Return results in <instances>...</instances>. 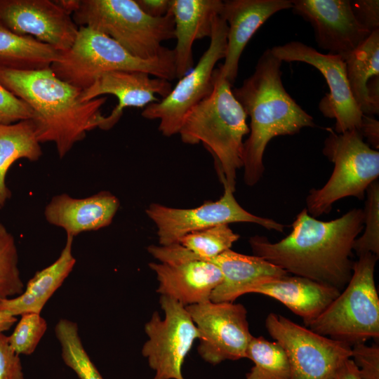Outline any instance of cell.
<instances>
[{"mask_svg": "<svg viewBox=\"0 0 379 379\" xmlns=\"http://www.w3.org/2000/svg\"><path fill=\"white\" fill-rule=\"evenodd\" d=\"M351 359L362 379H379V347L365 343L352 345Z\"/></svg>", "mask_w": 379, "mask_h": 379, "instance_id": "e575fe53", "label": "cell"}, {"mask_svg": "<svg viewBox=\"0 0 379 379\" xmlns=\"http://www.w3.org/2000/svg\"><path fill=\"white\" fill-rule=\"evenodd\" d=\"M353 14L359 24L368 32L379 30V1H350Z\"/></svg>", "mask_w": 379, "mask_h": 379, "instance_id": "8d00e7d4", "label": "cell"}, {"mask_svg": "<svg viewBox=\"0 0 379 379\" xmlns=\"http://www.w3.org/2000/svg\"><path fill=\"white\" fill-rule=\"evenodd\" d=\"M211 93L185 116L178 134L189 145L202 143L213 156L221 182L235 191L237 172L243 167L247 116L232 93V85L213 74Z\"/></svg>", "mask_w": 379, "mask_h": 379, "instance_id": "277c9868", "label": "cell"}, {"mask_svg": "<svg viewBox=\"0 0 379 379\" xmlns=\"http://www.w3.org/2000/svg\"><path fill=\"white\" fill-rule=\"evenodd\" d=\"M56 3L71 15L78 8L80 0H59Z\"/></svg>", "mask_w": 379, "mask_h": 379, "instance_id": "b9f144b4", "label": "cell"}, {"mask_svg": "<svg viewBox=\"0 0 379 379\" xmlns=\"http://www.w3.org/2000/svg\"><path fill=\"white\" fill-rule=\"evenodd\" d=\"M328 131L323 153L334 164V169L326 183L311 190L306 198V209L314 217L328 213L340 199L363 200L367 188L379 176V152L364 141L358 130L343 133Z\"/></svg>", "mask_w": 379, "mask_h": 379, "instance_id": "ba28073f", "label": "cell"}, {"mask_svg": "<svg viewBox=\"0 0 379 379\" xmlns=\"http://www.w3.org/2000/svg\"><path fill=\"white\" fill-rule=\"evenodd\" d=\"M159 304L164 312L161 319L154 312L145 325L148 340L142 355L155 372L154 379H184L182 366L199 331L185 305L178 300L161 295Z\"/></svg>", "mask_w": 379, "mask_h": 379, "instance_id": "7c38bea8", "label": "cell"}, {"mask_svg": "<svg viewBox=\"0 0 379 379\" xmlns=\"http://www.w3.org/2000/svg\"><path fill=\"white\" fill-rule=\"evenodd\" d=\"M0 23L61 53L71 48L79 31L72 15L51 0H0Z\"/></svg>", "mask_w": 379, "mask_h": 379, "instance_id": "2e32d148", "label": "cell"}, {"mask_svg": "<svg viewBox=\"0 0 379 379\" xmlns=\"http://www.w3.org/2000/svg\"><path fill=\"white\" fill-rule=\"evenodd\" d=\"M48 328L46 319L36 313L21 315L8 342L18 354L31 355L36 349Z\"/></svg>", "mask_w": 379, "mask_h": 379, "instance_id": "d6a6232c", "label": "cell"}, {"mask_svg": "<svg viewBox=\"0 0 379 379\" xmlns=\"http://www.w3.org/2000/svg\"><path fill=\"white\" fill-rule=\"evenodd\" d=\"M73 239L67 235L65 246L58 259L36 272L21 294L1 300L0 311L14 317L27 313L41 314L48 300L62 286L76 264L72 254Z\"/></svg>", "mask_w": 379, "mask_h": 379, "instance_id": "cb8c5ba5", "label": "cell"}, {"mask_svg": "<svg viewBox=\"0 0 379 379\" xmlns=\"http://www.w3.org/2000/svg\"><path fill=\"white\" fill-rule=\"evenodd\" d=\"M359 133L366 138L374 149L379 148V121L371 116L363 114Z\"/></svg>", "mask_w": 379, "mask_h": 379, "instance_id": "74e56055", "label": "cell"}, {"mask_svg": "<svg viewBox=\"0 0 379 379\" xmlns=\"http://www.w3.org/2000/svg\"><path fill=\"white\" fill-rule=\"evenodd\" d=\"M292 8L291 0H227L220 15L227 25L225 60L218 76L232 85L244 49L255 32L276 13Z\"/></svg>", "mask_w": 379, "mask_h": 379, "instance_id": "d6986e66", "label": "cell"}, {"mask_svg": "<svg viewBox=\"0 0 379 379\" xmlns=\"http://www.w3.org/2000/svg\"><path fill=\"white\" fill-rule=\"evenodd\" d=\"M332 379H362L351 358L346 359L336 370Z\"/></svg>", "mask_w": 379, "mask_h": 379, "instance_id": "ab89813d", "label": "cell"}, {"mask_svg": "<svg viewBox=\"0 0 379 379\" xmlns=\"http://www.w3.org/2000/svg\"><path fill=\"white\" fill-rule=\"evenodd\" d=\"M32 117L31 107L0 83V124H12Z\"/></svg>", "mask_w": 379, "mask_h": 379, "instance_id": "836d02e7", "label": "cell"}, {"mask_svg": "<svg viewBox=\"0 0 379 379\" xmlns=\"http://www.w3.org/2000/svg\"><path fill=\"white\" fill-rule=\"evenodd\" d=\"M207 261L215 264L222 275V282L211 295L210 300L214 302H232L248 293L257 284L289 274L260 257L241 254L231 249Z\"/></svg>", "mask_w": 379, "mask_h": 379, "instance_id": "603a6c76", "label": "cell"}, {"mask_svg": "<svg viewBox=\"0 0 379 379\" xmlns=\"http://www.w3.org/2000/svg\"><path fill=\"white\" fill-rule=\"evenodd\" d=\"M246 358L254 365L246 374V379H290L288 357L277 341L271 342L262 336L251 339Z\"/></svg>", "mask_w": 379, "mask_h": 379, "instance_id": "83f0119b", "label": "cell"}, {"mask_svg": "<svg viewBox=\"0 0 379 379\" xmlns=\"http://www.w3.org/2000/svg\"><path fill=\"white\" fill-rule=\"evenodd\" d=\"M265 327L288 357L290 379H332L338 367L351 358L350 345L320 335L282 315L270 313Z\"/></svg>", "mask_w": 379, "mask_h": 379, "instance_id": "30bf717a", "label": "cell"}, {"mask_svg": "<svg viewBox=\"0 0 379 379\" xmlns=\"http://www.w3.org/2000/svg\"><path fill=\"white\" fill-rule=\"evenodd\" d=\"M16 321V317L0 311V332L9 330Z\"/></svg>", "mask_w": 379, "mask_h": 379, "instance_id": "60d3db41", "label": "cell"}, {"mask_svg": "<svg viewBox=\"0 0 379 379\" xmlns=\"http://www.w3.org/2000/svg\"><path fill=\"white\" fill-rule=\"evenodd\" d=\"M282 62H302L317 69L326 81L329 93L319 109L324 117L335 119V132L359 131L363 113L354 100L346 74L345 62L338 55L324 54L300 41H290L270 48Z\"/></svg>", "mask_w": 379, "mask_h": 379, "instance_id": "9a60e30c", "label": "cell"}, {"mask_svg": "<svg viewBox=\"0 0 379 379\" xmlns=\"http://www.w3.org/2000/svg\"><path fill=\"white\" fill-rule=\"evenodd\" d=\"M378 259L370 253L359 256L346 286L310 329L351 346L378 339L379 298L374 280Z\"/></svg>", "mask_w": 379, "mask_h": 379, "instance_id": "52a82bcc", "label": "cell"}, {"mask_svg": "<svg viewBox=\"0 0 379 379\" xmlns=\"http://www.w3.org/2000/svg\"><path fill=\"white\" fill-rule=\"evenodd\" d=\"M239 238L229 225H220L187 234L178 243L198 258L207 260L230 249Z\"/></svg>", "mask_w": 379, "mask_h": 379, "instance_id": "f546056e", "label": "cell"}, {"mask_svg": "<svg viewBox=\"0 0 379 379\" xmlns=\"http://www.w3.org/2000/svg\"><path fill=\"white\" fill-rule=\"evenodd\" d=\"M51 69L59 79L81 90L112 71L144 72L169 81L176 78L173 49L157 58L142 60L109 36L87 27H79L71 48L61 53Z\"/></svg>", "mask_w": 379, "mask_h": 379, "instance_id": "8992f818", "label": "cell"}, {"mask_svg": "<svg viewBox=\"0 0 379 379\" xmlns=\"http://www.w3.org/2000/svg\"><path fill=\"white\" fill-rule=\"evenodd\" d=\"M41 156L40 142L31 119L0 124V208L11 196L6 176L12 164L20 159L36 161Z\"/></svg>", "mask_w": 379, "mask_h": 379, "instance_id": "484cf974", "label": "cell"}, {"mask_svg": "<svg viewBox=\"0 0 379 379\" xmlns=\"http://www.w3.org/2000/svg\"><path fill=\"white\" fill-rule=\"evenodd\" d=\"M61 52L29 35L13 32L0 23V67L34 71L50 68Z\"/></svg>", "mask_w": 379, "mask_h": 379, "instance_id": "d4e9b609", "label": "cell"}, {"mask_svg": "<svg viewBox=\"0 0 379 379\" xmlns=\"http://www.w3.org/2000/svg\"><path fill=\"white\" fill-rule=\"evenodd\" d=\"M119 205L118 198L108 191L81 199L61 194L54 196L46 205L44 216L48 223L74 237L109 225Z\"/></svg>", "mask_w": 379, "mask_h": 379, "instance_id": "ffe728a7", "label": "cell"}, {"mask_svg": "<svg viewBox=\"0 0 379 379\" xmlns=\"http://www.w3.org/2000/svg\"><path fill=\"white\" fill-rule=\"evenodd\" d=\"M282 61L270 48L258 60L253 74L232 93L247 117L249 135L244 142V180L253 186L265 171L263 156L268 142L279 135H293L314 127L313 118L288 93L281 79Z\"/></svg>", "mask_w": 379, "mask_h": 379, "instance_id": "3957f363", "label": "cell"}, {"mask_svg": "<svg viewBox=\"0 0 379 379\" xmlns=\"http://www.w3.org/2000/svg\"><path fill=\"white\" fill-rule=\"evenodd\" d=\"M141 10L152 18L164 16L170 11L171 0H135Z\"/></svg>", "mask_w": 379, "mask_h": 379, "instance_id": "f35d334b", "label": "cell"}, {"mask_svg": "<svg viewBox=\"0 0 379 379\" xmlns=\"http://www.w3.org/2000/svg\"><path fill=\"white\" fill-rule=\"evenodd\" d=\"M24 289L15 239L0 222V300L15 297Z\"/></svg>", "mask_w": 379, "mask_h": 379, "instance_id": "4dcf8cb0", "label": "cell"}, {"mask_svg": "<svg viewBox=\"0 0 379 379\" xmlns=\"http://www.w3.org/2000/svg\"><path fill=\"white\" fill-rule=\"evenodd\" d=\"M249 293L262 294L279 301L300 317L308 326L339 295L340 291L305 277L287 274L257 284Z\"/></svg>", "mask_w": 379, "mask_h": 379, "instance_id": "44dd1931", "label": "cell"}, {"mask_svg": "<svg viewBox=\"0 0 379 379\" xmlns=\"http://www.w3.org/2000/svg\"><path fill=\"white\" fill-rule=\"evenodd\" d=\"M78 27L100 32L142 60L162 56L171 49L164 41L175 39L174 19L171 11L161 18L145 13L135 0H80L72 15Z\"/></svg>", "mask_w": 379, "mask_h": 379, "instance_id": "5b68a950", "label": "cell"}, {"mask_svg": "<svg viewBox=\"0 0 379 379\" xmlns=\"http://www.w3.org/2000/svg\"><path fill=\"white\" fill-rule=\"evenodd\" d=\"M0 83L32 109L40 143L54 142L63 158L86 133L101 128L107 98L80 100L82 90L59 79L50 68L20 71L0 67Z\"/></svg>", "mask_w": 379, "mask_h": 379, "instance_id": "7a4b0ae2", "label": "cell"}, {"mask_svg": "<svg viewBox=\"0 0 379 379\" xmlns=\"http://www.w3.org/2000/svg\"><path fill=\"white\" fill-rule=\"evenodd\" d=\"M227 29L224 18L216 15L209 46L196 66L179 79L166 97L143 109L141 115L147 119H158L159 131L164 136L178 134L186 114L212 91L215 65L225 56Z\"/></svg>", "mask_w": 379, "mask_h": 379, "instance_id": "9c48e42d", "label": "cell"}, {"mask_svg": "<svg viewBox=\"0 0 379 379\" xmlns=\"http://www.w3.org/2000/svg\"><path fill=\"white\" fill-rule=\"evenodd\" d=\"M292 10L310 23L319 48L343 60L371 34L357 21L350 0H292Z\"/></svg>", "mask_w": 379, "mask_h": 379, "instance_id": "e0dca14e", "label": "cell"}, {"mask_svg": "<svg viewBox=\"0 0 379 379\" xmlns=\"http://www.w3.org/2000/svg\"><path fill=\"white\" fill-rule=\"evenodd\" d=\"M364 227V211L354 208L330 221H321L303 208L290 234L272 243L263 236L250 238L254 255L282 268L342 291L349 282L354 241Z\"/></svg>", "mask_w": 379, "mask_h": 379, "instance_id": "6da1fadb", "label": "cell"}, {"mask_svg": "<svg viewBox=\"0 0 379 379\" xmlns=\"http://www.w3.org/2000/svg\"><path fill=\"white\" fill-rule=\"evenodd\" d=\"M224 192L217 201H207L193 208H178L151 204L146 209L147 216L157 228L161 246L178 243L185 235L220 225L250 222L267 230L283 232L284 225L270 218L253 215L237 202L234 192L225 183Z\"/></svg>", "mask_w": 379, "mask_h": 379, "instance_id": "8fae6325", "label": "cell"}, {"mask_svg": "<svg viewBox=\"0 0 379 379\" xmlns=\"http://www.w3.org/2000/svg\"><path fill=\"white\" fill-rule=\"evenodd\" d=\"M0 379H25L20 355L4 332H0Z\"/></svg>", "mask_w": 379, "mask_h": 379, "instance_id": "d590c367", "label": "cell"}, {"mask_svg": "<svg viewBox=\"0 0 379 379\" xmlns=\"http://www.w3.org/2000/svg\"><path fill=\"white\" fill-rule=\"evenodd\" d=\"M352 95L364 114H378L368 97V84L379 77V30L372 32L345 59Z\"/></svg>", "mask_w": 379, "mask_h": 379, "instance_id": "4316f807", "label": "cell"}, {"mask_svg": "<svg viewBox=\"0 0 379 379\" xmlns=\"http://www.w3.org/2000/svg\"><path fill=\"white\" fill-rule=\"evenodd\" d=\"M147 250L159 261L149 264L159 281L157 292L185 306L209 301L222 282V273L215 264L198 258L180 243L150 245Z\"/></svg>", "mask_w": 379, "mask_h": 379, "instance_id": "4fadbf2b", "label": "cell"}, {"mask_svg": "<svg viewBox=\"0 0 379 379\" xmlns=\"http://www.w3.org/2000/svg\"><path fill=\"white\" fill-rule=\"evenodd\" d=\"M364 211V232L354 241L353 251L359 256L373 253L379 256V183L375 180L366 190Z\"/></svg>", "mask_w": 379, "mask_h": 379, "instance_id": "1f68e13d", "label": "cell"}, {"mask_svg": "<svg viewBox=\"0 0 379 379\" xmlns=\"http://www.w3.org/2000/svg\"><path fill=\"white\" fill-rule=\"evenodd\" d=\"M54 333L61 347L64 364L79 379H103L84 349L76 322L60 319L55 326Z\"/></svg>", "mask_w": 379, "mask_h": 379, "instance_id": "f1b7e54d", "label": "cell"}, {"mask_svg": "<svg viewBox=\"0 0 379 379\" xmlns=\"http://www.w3.org/2000/svg\"><path fill=\"white\" fill-rule=\"evenodd\" d=\"M185 307L199 331L197 350L204 360L216 365L246 358L253 335L243 305L209 300Z\"/></svg>", "mask_w": 379, "mask_h": 379, "instance_id": "5bb4252c", "label": "cell"}, {"mask_svg": "<svg viewBox=\"0 0 379 379\" xmlns=\"http://www.w3.org/2000/svg\"><path fill=\"white\" fill-rule=\"evenodd\" d=\"M222 6L221 0H171L176 39L173 49L176 78L180 79L193 68V44L210 37L214 18L220 15Z\"/></svg>", "mask_w": 379, "mask_h": 379, "instance_id": "7402d4cb", "label": "cell"}, {"mask_svg": "<svg viewBox=\"0 0 379 379\" xmlns=\"http://www.w3.org/2000/svg\"><path fill=\"white\" fill-rule=\"evenodd\" d=\"M148 73L139 71H112L100 76L88 88L82 90L80 100L87 102L105 94L114 95L118 104L109 116L103 117L101 129L112 128L129 107L145 108L158 102L156 95L166 97L173 86L171 81L152 77Z\"/></svg>", "mask_w": 379, "mask_h": 379, "instance_id": "ac0fdd59", "label": "cell"}]
</instances>
